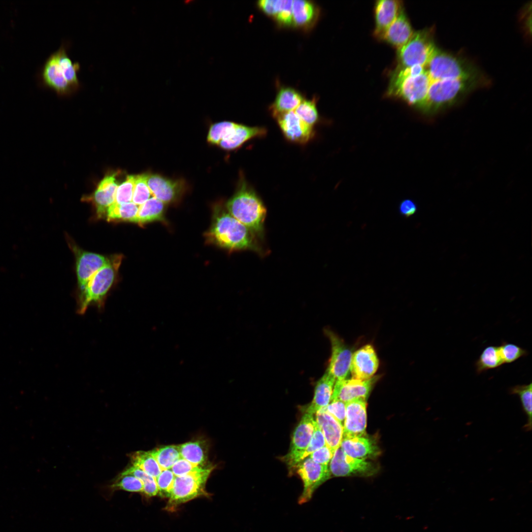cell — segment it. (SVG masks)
<instances>
[{"instance_id":"obj_10","label":"cell","mask_w":532,"mask_h":532,"mask_svg":"<svg viewBox=\"0 0 532 532\" xmlns=\"http://www.w3.org/2000/svg\"><path fill=\"white\" fill-rule=\"evenodd\" d=\"M316 423L313 415L305 413L295 429L290 450L282 457L292 470L301 462L302 454L311 440Z\"/></svg>"},{"instance_id":"obj_37","label":"cell","mask_w":532,"mask_h":532,"mask_svg":"<svg viewBox=\"0 0 532 532\" xmlns=\"http://www.w3.org/2000/svg\"><path fill=\"white\" fill-rule=\"evenodd\" d=\"M237 124L227 121L212 124L207 134V142L212 145H218L222 140L227 137L234 130Z\"/></svg>"},{"instance_id":"obj_7","label":"cell","mask_w":532,"mask_h":532,"mask_svg":"<svg viewBox=\"0 0 532 532\" xmlns=\"http://www.w3.org/2000/svg\"><path fill=\"white\" fill-rule=\"evenodd\" d=\"M436 48L430 30L414 32L409 40L398 49L399 67L425 66Z\"/></svg>"},{"instance_id":"obj_8","label":"cell","mask_w":532,"mask_h":532,"mask_svg":"<svg viewBox=\"0 0 532 532\" xmlns=\"http://www.w3.org/2000/svg\"><path fill=\"white\" fill-rule=\"evenodd\" d=\"M118 266L111 261L98 270L80 292L77 311L85 312L92 303L100 304L114 281Z\"/></svg>"},{"instance_id":"obj_4","label":"cell","mask_w":532,"mask_h":532,"mask_svg":"<svg viewBox=\"0 0 532 532\" xmlns=\"http://www.w3.org/2000/svg\"><path fill=\"white\" fill-rule=\"evenodd\" d=\"M480 76L431 80L425 101L420 110L428 115L437 113L456 102L477 87Z\"/></svg>"},{"instance_id":"obj_51","label":"cell","mask_w":532,"mask_h":532,"mask_svg":"<svg viewBox=\"0 0 532 532\" xmlns=\"http://www.w3.org/2000/svg\"><path fill=\"white\" fill-rule=\"evenodd\" d=\"M417 210V206L413 200L405 199L401 201L399 205V211L401 215L405 217L413 215Z\"/></svg>"},{"instance_id":"obj_38","label":"cell","mask_w":532,"mask_h":532,"mask_svg":"<svg viewBox=\"0 0 532 532\" xmlns=\"http://www.w3.org/2000/svg\"><path fill=\"white\" fill-rule=\"evenodd\" d=\"M131 474L140 480L143 484V493L148 497L158 495V489L155 478L150 476L141 468L132 465L122 472Z\"/></svg>"},{"instance_id":"obj_14","label":"cell","mask_w":532,"mask_h":532,"mask_svg":"<svg viewBox=\"0 0 532 532\" xmlns=\"http://www.w3.org/2000/svg\"><path fill=\"white\" fill-rule=\"evenodd\" d=\"M378 378V376H374L366 380L354 378L336 380L331 401L340 400L346 403L359 399H366Z\"/></svg>"},{"instance_id":"obj_34","label":"cell","mask_w":532,"mask_h":532,"mask_svg":"<svg viewBox=\"0 0 532 532\" xmlns=\"http://www.w3.org/2000/svg\"><path fill=\"white\" fill-rule=\"evenodd\" d=\"M149 451L162 470L170 469L181 458L178 445L164 446Z\"/></svg>"},{"instance_id":"obj_16","label":"cell","mask_w":532,"mask_h":532,"mask_svg":"<svg viewBox=\"0 0 532 532\" xmlns=\"http://www.w3.org/2000/svg\"><path fill=\"white\" fill-rule=\"evenodd\" d=\"M275 119L284 136L291 142L305 144L314 135L313 127L304 122L294 111L282 114Z\"/></svg>"},{"instance_id":"obj_40","label":"cell","mask_w":532,"mask_h":532,"mask_svg":"<svg viewBox=\"0 0 532 532\" xmlns=\"http://www.w3.org/2000/svg\"><path fill=\"white\" fill-rule=\"evenodd\" d=\"M295 110L299 118L312 127L318 121L319 115L314 100H303Z\"/></svg>"},{"instance_id":"obj_11","label":"cell","mask_w":532,"mask_h":532,"mask_svg":"<svg viewBox=\"0 0 532 532\" xmlns=\"http://www.w3.org/2000/svg\"><path fill=\"white\" fill-rule=\"evenodd\" d=\"M329 470L331 474L336 477L368 476L374 474L377 468L373 463L366 459L348 456L339 447L330 461Z\"/></svg>"},{"instance_id":"obj_3","label":"cell","mask_w":532,"mask_h":532,"mask_svg":"<svg viewBox=\"0 0 532 532\" xmlns=\"http://www.w3.org/2000/svg\"><path fill=\"white\" fill-rule=\"evenodd\" d=\"M424 68L420 65L397 67L391 75L387 94L401 98L420 110L431 82Z\"/></svg>"},{"instance_id":"obj_28","label":"cell","mask_w":532,"mask_h":532,"mask_svg":"<svg viewBox=\"0 0 532 532\" xmlns=\"http://www.w3.org/2000/svg\"><path fill=\"white\" fill-rule=\"evenodd\" d=\"M68 47L66 43H63L55 53L59 64L64 70L66 80L73 89L77 92L82 86L78 77L81 66L78 62L72 61L68 54Z\"/></svg>"},{"instance_id":"obj_31","label":"cell","mask_w":532,"mask_h":532,"mask_svg":"<svg viewBox=\"0 0 532 532\" xmlns=\"http://www.w3.org/2000/svg\"><path fill=\"white\" fill-rule=\"evenodd\" d=\"M316 16V8L310 1L293 0V25L301 27H308L314 22Z\"/></svg>"},{"instance_id":"obj_36","label":"cell","mask_w":532,"mask_h":532,"mask_svg":"<svg viewBox=\"0 0 532 532\" xmlns=\"http://www.w3.org/2000/svg\"><path fill=\"white\" fill-rule=\"evenodd\" d=\"M139 206L133 202L124 204L114 202L107 210L108 220H123L134 222Z\"/></svg>"},{"instance_id":"obj_47","label":"cell","mask_w":532,"mask_h":532,"mask_svg":"<svg viewBox=\"0 0 532 532\" xmlns=\"http://www.w3.org/2000/svg\"><path fill=\"white\" fill-rule=\"evenodd\" d=\"M293 0H282L280 10L275 18L280 23L285 26L293 25Z\"/></svg>"},{"instance_id":"obj_13","label":"cell","mask_w":532,"mask_h":532,"mask_svg":"<svg viewBox=\"0 0 532 532\" xmlns=\"http://www.w3.org/2000/svg\"><path fill=\"white\" fill-rule=\"evenodd\" d=\"M147 183L154 197L165 204L177 202L185 191V182L158 174H147Z\"/></svg>"},{"instance_id":"obj_5","label":"cell","mask_w":532,"mask_h":532,"mask_svg":"<svg viewBox=\"0 0 532 532\" xmlns=\"http://www.w3.org/2000/svg\"><path fill=\"white\" fill-rule=\"evenodd\" d=\"M424 67L431 80L480 76L468 63L437 48Z\"/></svg>"},{"instance_id":"obj_33","label":"cell","mask_w":532,"mask_h":532,"mask_svg":"<svg viewBox=\"0 0 532 532\" xmlns=\"http://www.w3.org/2000/svg\"><path fill=\"white\" fill-rule=\"evenodd\" d=\"M509 393L517 395L521 402L523 409L527 417V423L524 426L525 431L532 429V384L518 385L511 387Z\"/></svg>"},{"instance_id":"obj_23","label":"cell","mask_w":532,"mask_h":532,"mask_svg":"<svg viewBox=\"0 0 532 532\" xmlns=\"http://www.w3.org/2000/svg\"><path fill=\"white\" fill-rule=\"evenodd\" d=\"M340 447L348 456L357 459L374 458L380 453L375 442L366 436L342 438Z\"/></svg>"},{"instance_id":"obj_2","label":"cell","mask_w":532,"mask_h":532,"mask_svg":"<svg viewBox=\"0 0 532 532\" xmlns=\"http://www.w3.org/2000/svg\"><path fill=\"white\" fill-rule=\"evenodd\" d=\"M228 211L260 239H264L266 209L255 190L241 177L236 192L226 202Z\"/></svg>"},{"instance_id":"obj_26","label":"cell","mask_w":532,"mask_h":532,"mask_svg":"<svg viewBox=\"0 0 532 532\" xmlns=\"http://www.w3.org/2000/svg\"><path fill=\"white\" fill-rule=\"evenodd\" d=\"M335 381L332 375L325 372L316 384L313 399L305 413L313 415L330 403Z\"/></svg>"},{"instance_id":"obj_19","label":"cell","mask_w":532,"mask_h":532,"mask_svg":"<svg viewBox=\"0 0 532 532\" xmlns=\"http://www.w3.org/2000/svg\"><path fill=\"white\" fill-rule=\"evenodd\" d=\"M110 261L99 254L81 252L76 259V273L81 291L84 289L92 277Z\"/></svg>"},{"instance_id":"obj_17","label":"cell","mask_w":532,"mask_h":532,"mask_svg":"<svg viewBox=\"0 0 532 532\" xmlns=\"http://www.w3.org/2000/svg\"><path fill=\"white\" fill-rule=\"evenodd\" d=\"M379 366V360L373 347L366 344L353 353L350 373L352 378L366 380L374 375Z\"/></svg>"},{"instance_id":"obj_46","label":"cell","mask_w":532,"mask_h":532,"mask_svg":"<svg viewBox=\"0 0 532 532\" xmlns=\"http://www.w3.org/2000/svg\"><path fill=\"white\" fill-rule=\"evenodd\" d=\"M325 445H326V444L324 434L316 422L311 440L302 454L301 461L307 458L314 451Z\"/></svg>"},{"instance_id":"obj_49","label":"cell","mask_w":532,"mask_h":532,"mask_svg":"<svg viewBox=\"0 0 532 532\" xmlns=\"http://www.w3.org/2000/svg\"><path fill=\"white\" fill-rule=\"evenodd\" d=\"M334 453L327 446L316 450L308 457L315 463L328 466Z\"/></svg>"},{"instance_id":"obj_32","label":"cell","mask_w":532,"mask_h":532,"mask_svg":"<svg viewBox=\"0 0 532 532\" xmlns=\"http://www.w3.org/2000/svg\"><path fill=\"white\" fill-rule=\"evenodd\" d=\"M503 364L499 346H487L475 363L476 372L481 373L489 369H495Z\"/></svg>"},{"instance_id":"obj_30","label":"cell","mask_w":532,"mask_h":532,"mask_svg":"<svg viewBox=\"0 0 532 532\" xmlns=\"http://www.w3.org/2000/svg\"><path fill=\"white\" fill-rule=\"evenodd\" d=\"M181 458L200 466H206L208 448L204 440L189 441L178 445Z\"/></svg>"},{"instance_id":"obj_41","label":"cell","mask_w":532,"mask_h":532,"mask_svg":"<svg viewBox=\"0 0 532 532\" xmlns=\"http://www.w3.org/2000/svg\"><path fill=\"white\" fill-rule=\"evenodd\" d=\"M147 174L135 175L132 202L140 205L148 200L152 194L147 183Z\"/></svg>"},{"instance_id":"obj_42","label":"cell","mask_w":532,"mask_h":532,"mask_svg":"<svg viewBox=\"0 0 532 532\" xmlns=\"http://www.w3.org/2000/svg\"><path fill=\"white\" fill-rule=\"evenodd\" d=\"M499 348L503 364L512 363L528 354L527 350L512 343L503 342Z\"/></svg>"},{"instance_id":"obj_24","label":"cell","mask_w":532,"mask_h":532,"mask_svg":"<svg viewBox=\"0 0 532 532\" xmlns=\"http://www.w3.org/2000/svg\"><path fill=\"white\" fill-rule=\"evenodd\" d=\"M266 133L267 131L264 127H249L238 124L234 130L222 140L218 146L225 150H233L240 147L247 141L256 137H263Z\"/></svg>"},{"instance_id":"obj_48","label":"cell","mask_w":532,"mask_h":532,"mask_svg":"<svg viewBox=\"0 0 532 532\" xmlns=\"http://www.w3.org/2000/svg\"><path fill=\"white\" fill-rule=\"evenodd\" d=\"M326 410L333 416L342 425L345 417L346 403L340 400L331 401L327 406Z\"/></svg>"},{"instance_id":"obj_43","label":"cell","mask_w":532,"mask_h":532,"mask_svg":"<svg viewBox=\"0 0 532 532\" xmlns=\"http://www.w3.org/2000/svg\"><path fill=\"white\" fill-rule=\"evenodd\" d=\"M135 175H129L126 180L118 186L115 202L124 204L132 201Z\"/></svg>"},{"instance_id":"obj_45","label":"cell","mask_w":532,"mask_h":532,"mask_svg":"<svg viewBox=\"0 0 532 532\" xmlns=\"http://www.w3.org/2000/svg\"><path fill=\"white\" fill-rule=\"evenodd\" d=\"M210 466L197 465L180 458L173 465L170 469L175 476H180L202 471Z\"/></svg>"},{"instance_id":"obj_9","label":"cell","mask_w":532,"mask_h":532,"mask_svg":"<svg viewBox=\"0 0 532 532\" xmlns=\"http://www.w3.org/2000/svg\"><path fill=\"white\" fill-rule=\"evenodd\" d=\"M295 468L303 482V491L298 499L299 504L311 500L315 490L331 477L328 466L314 462L309 457Z\"/></svg>"},{"instance_id":"obj_1","label":"cell","mask_w":532,"mask_h":532,"mask_svg":"<svg viewBox=\"0 0 532 532\" xmlns=\"http://www.w3.org/2000/svg\"><path fill=\"white\" fill-rule=\"evenodd\" d=\"M205 237L208 243L229 251L249 250L261 255L264 253L257 236L221 204L213 207L212 223Z\"/></svg>"},{"instance_id":"obj_29","label":"cell","mask_w":532,"mask_h":532,"mask_svg":"<svg viewBox=\"0 0 532 532\" xmlns=\"http://www.w3.org/2000/svg\"><path fill=\"white\" fill-rule=\"evenodd\" d=\"M166 204L153 197L139 205L134 222L144 224L154 221H165Z\"/></svg>"},{"instance_id":"obj_25","label":"cell","mask_w":532,"mask_h":532,"mask_svg":"<svg viewBox=\"0 0 532 532\" xmlns=\"http://www.w3.org/2000/svg\"><path fill=\"white\" fill-rule=\"evenodd\" d=\"M116 174L113 173L105 176L100 182L94 195V200L97 213L102 215L115 202L116 192L118 186L116 181Z\"/></svg>"},{"instance_id":"obj_22","label":"cell","mask_w":532,"mask_h":532,"mask_svg":"<svg viewBox=\"0 0 532 532\" xmlns=\"http://www.w3.org/2000/svg\"><path fill=\"white\" fill-rule=\"evenodd\" d=\"M414 33L411 24L402 9L380 39L399 49L409 40Z\"/></svg>"},{"instance_id":"obj_20","label":"cell","mask_w":532,"mask_h":532,"mask_svg":"<svg viewBox=\"0 0 532 532\" xmlns=\"http://www.w3.org/2000/svg\"><path fill=\"white\" fill-rule=\"evenodd\" d=\"M316 421L324 434L326 445L334 453L342 439L343 425L326 410L325 407L316 413Z\"/></svg>"},{"instance_id":"obj_50","label":"cell","mask_w":532,"mask_h":532,"mask_svg":"<svg viewBox=\"0 0 532 532\" xmlns=\"http://www.w3.org/2000/svg\"><path fill=\"white\" fill-rule=\"evenodd\" d=\"M282 0H263L258 1L260 8L266 14L275 17L280 8Z\"/></svg>"},{"instance_id":"obj_21","label":"cell","mask_w":532,"mask_h":532,"mask_svg":"<svg viewBox=\"0 0 532 532\" xmlns=\"http://www.w3.org/2000/svg\"><path fill=\"white\" fill-rule=\"evenodd\" d=\"M402 9L401 1L397 0H377L375 5L374 35L380 39L387 28Z\"/></svg>"},{"instance_id":"obj_27","label":"cell","mask_w":532,"mask_h":532,"mask_svg":"<svg viewBox=\"0 0 532 532\" xmlns=\"http://www.w3.org/2000/svg\"><path fill=\"white\" fill-rule=\"evenodd\" d=\"M303 100L302 96L295 89L282 88L270 107L272 115L276 118L282 114L293 111Z\"/></svg>"},{"instance_id":"obj_12","label":"cell","mask_w":532,"mask_h":532,"mask_svg":"<svg viewBox=\"0 0 532 532\" xmlns=\"http://www.w3.org/2000/svg\"><path fill=\"white\" fill-rule=\"evenodd\" d=\"M325 331L331 344V356L326 371L336 380L346 379L350 373L353 353L333 332L327 329Z\"/></svg>"},{"instance_id":"obj_39","label":"cell","mask_w":532,"mask_h":532,"mask_svg":"<svg viewBox=\"0 0 532 532\" xmlns=\"http://www.w3.org/2000/svg\"><path fill=\"white\" fill-rule=\"evenodd\" d=\"M113 490H121L130 492L143 493V484L135 476L121 473L110 486Z\"/></svg>"},{"instance_id":"obj_35","label":"cell","mask_w":532,"mask_h":532,"mask_svg":"<svg viewBox=\"0 0 532 532\" xmlns=\"http://www.w3.org/2000/svg\"><path fill=\"white\" fill-rule=\"evenodd\" d=\"M132 465L138 467L156 478L162 471L150 451H139L131 456Z\"/></svg>"},{"instance_id":"obj_15","label":"cell","mask_w":532,"mask_h":532,"mask_svg":"<svg viewBox=\"0 0 532 532\" xmlns=\"http://www.w3.org/2000/svg\"><path fill=\"white\" fill-rule=\"evenodd\" d=\"M366 399H359L346 403L342 438L366 436Z\"/></svg>"},{"instance_id":"obj_18","label":"cell","mask_w":532,"mask_h":532,"mask_svg":"<svg viewBox=\"0 0 532 532\" xmlns=\"http://www.w3.org/2000/svg\"><path fill=\"white\" fill-rule=\"evenodd\" d=\"M45 84L61 96H68L76 92L66 80L63 68L59 64L54 52L47 60L42 70Z\"/></svg>"},{"instance_id":"obj_44","label":"cell","mask_w":532,"mask_h":532,"mask_svg":"<svg viewBox=\"0 0 532 532\" xmlns=\"http://www.w3.org/2000/svg\"><path fill=\"white\" fill-rule=\"evenodd\" d=\"M175 476L170 469H163L155 478L158 489V495L162 497L169 498Z\"/></svg>"},{"instance_id":"obj_6","label":"cell","mask_w":532,"mask_h":532,"mask_svg":"<svg viewBox=\"0 0 532 532\" xmlns=\"http://www.w3.org/2000/svg\"><path fill=\"white\" fill-rule=\"evenodd\" d=\"M213 469H206L185 475L175 476L170 491L168 507H173L201 496H205V485Z\"/></svg>"}]
</instances>
